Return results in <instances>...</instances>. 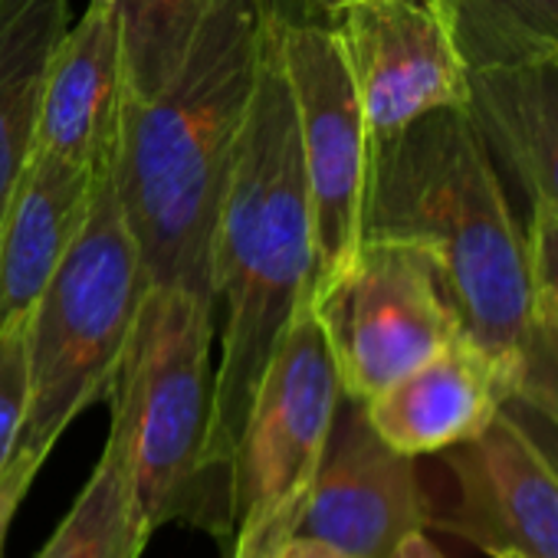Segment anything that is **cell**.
Listing matches in <instances>:
<instances>
[{
    "instance_id": "28",
    "label": "cell",
    "mask_w": 558,
    "mask_h": 558,
    "mask_svg": "<svg viewBox=\"0 0 558 558\" xmlns=\"http://www.w3.org/2000/svg\"><path fill=\"white\" fill-rule=\"evenodd\" d=\"M489 558H519V555H512V551H502V548H493V551H486Z\"/></svg>"
},
{
    "instance_id": "3",
    "label": "cell",
    "mask_w": 558,
    "mask_h": 558,
    "mask_svg": "<svg viewBox=\"0 0 558 558\" xmlns=\"http://www.w3.org/2000/svg\"><path fill=\"white\" fill-rule=\"evenodd\" d=\"M424 250L463 336L515 388L535 316L525 233L493 151L466 109H437L372 142L362 240Z\"/></svg>"
},
{
    "instance_id": "11",
    "label": "cell",
    "mask_w": 558,
    "mask_h": 558,
    "mask_svg": "<svg viewBox=\"0 0 558 558\" xmlns=\"http://www.w3.org/2000/svg\"><path fill=\"white\" fill-rule=\"evenodd\" d=\"M453 499L430 509L427 525L466 538L480 551L558 558V473L499 411L473 440L444 450Z\"/></svg>"
},
{
    "instance_id": "24",
    "label": "cell",
    "mask_w": 558,
    "mask_h": 558,
    "mask_svg": "<svg viewBox=\"0 0 558 558\" xmlns=\"http://www.w3.org/2000/svg\"><path fill=\"white\" fill-rule=\"evenodd\" d=\"M502 414L532 440V447L548 460V466L558 473V424H551L542 411H535L529 401H522V398H515V395H509L506 401H502Z\"/></svg>"
},
{
    "instance_id": "8",
    "label": "cell",
    "mask_w": 558,
    "mask_h": 558,
    "mask_svg": "<svg viewBox=\"0 0 558 558\" xmlns=\"http://www.w3.org/2000/svg\"><path fill=\"white\" fill-rule=\"evenodd\" d=\"M276 44L300 129L319 290L362 246L372 135L339 40L326 21L293 17L276 8Z\"/></svg>"
},
{
    "instance_id": "17",
    "label": "cell",
    "mask_w": 558,
    "mask_h": 558,
    "mask_svg": "<svg viewBox=\"0 0 558 558\" xmlns=\"http://www.w3.org/2000/svg\"><path fill=\"white\" fill-rule=\"evenodd\" d=\"M66 31V0H0V220L34 151L50 53Z\"/></svg>"
},
{
    "instance_id": "23",
    "label": "cell",
    "mask_w": 558,
    "mask_h": 558,
    "mask_svg": "<svg viewBox=\"0 0 558 558\" xmlns=\"http://www.w3.org/2000/svg\"><path fill=\"white\" fill-rule=\"evenodd\" d=\"M47 463V453H34V450H17L8 463V470L0 473V551H4L11 522L21 509V502L27 499L40 466Z\"/></svg>"
},
{
    "instance_id": "2",
    "label": "cell",
    "mask_w": 558,
    "mask_h": 558,
    "mask_svg": "<svg viewBox=\"0 0 558 558\" xmlns=\"http://www.w3.org/2000/svg\"><path fill=\"white\" fill-rule=\"evenodd\" d=\"M316 233L287 70L266 37L240 155L220 204L210 306L223 319L207 470L233 506V457L253 391L300 303L316 293Z\"/></svg>"
},
{
    "instance_id": "14",
    "label": "cell",
    "mask_w": 558,
    "mask_h": 558,
    "mask_svg": "<svg viewBox=\"0 0 558 558\" xmlns=\"http://www.w3.org/2000/svg\"><path fill=\"white\" fill-rule=\"evenodd\" d=\"M96 171L50 151H31L0 220V329L24 323L50 276L83 233Z\"/></svg>"
},
{
    "instance_id": "20",
    "label": "cell",
    "mask_w": 558,
    "mask_h": 558,
    "mask_svg": "<svg viewBox=\"0 0 558 558\" xmlns=\"http://www.w3.org/2000/svg\"><path fill=\"white\" fill-rule=\"evenodd\" d=\"M31 398L27 368V319L0 329V473L17 453Z\"/></svg>"
},
{
    "instance_id": "10",
    "label": "cell",
    "mask_w": 558,
    "mask_h": 558,
    "mask_svg": "<svg viewBox=\"0 0 558 558\" xmlns=\"http://www.w3.org/2000/svg\"><path fill=\"white\" fill-rule=\"evenodd\" d=\"M427 519L414 457L385 444L365 404L342 395L293 538H316L349 558H391Z\"/></svg>"
},
{
    "instance_id": "19",
    "label": "cell",
    "mask_w": 558,
    "mask_h": 558,
    "mask_svg": "<svg viewBox=\"0 0 558 558\" xmlns=\"http://www.w3.org/2000/svg\"><path fill=\"white\" fill-rule=\"evenodd\" d=\"M207 4L210 0H116L129 99L142 102L171 80Z\"/></svg>"
},
{
    "instance_id": "15",
    "label": "cell",
    "mask_w": 558,
    "mask_h": 558,
    "mask_svg": "<svg viewBox=\"0 0 558 558\" xmlns=\"http://www.w3.org/2000/svg\"><path fill=\"white\" fill-rule=\"evenodd\" d=\"M470 112L532 207L558 217V57L470 70Z\"/></svg>"
},
{
    "instance_id": "6",
    "label": "cell",
    "mask_w": 558,
    "mask_h": 558,
    "mask_svg": "<svg viewBox=\"0 0 558 558\" xmlns=\"http://www.w3.org/2000/svg\"><path fill=\"white\" fill-rule=\"evenodd\" d=\"M339 404L336 359L306 300L279 339L240 430L230 558H279L293 538Z\"/></svg>"
},
{
    "instance_id": "21",
    "label": "cell",
    "mask_w": 558,
    "mask_h": 558,
    "mask_svg": "<svg viewBox=\"0 0 558 558\" xmlns=\"http://www.w3.org/2000/svg\"><path fill=\"white\" fill-rule=\"evenodd\" d=\"M512 395L558 424V329L538 310L529 326Z\"/></svg>"
},
{
    "instance_id": "29",
    "label": "cell",
    "mask_w": 558,
    "mask_h": 558,
    "mask_svg": "<svg viewBox=\"0 0 558 558\" xmlns=\"http://www.w3.org/2000/svg\"><path fill=\"white\" fill-rule=\"evenodd\" d=\"M106 4H116V0H106Z\"/></svg>"
},
{
    "instance_id": "22",
    "label": "cell",
    "mask_w": 558,
    "mask_h": 558,
    "mask_svg": "<svg viewBox=\"0 0 558 558\" xmlns=\"http://www.w3.org/2000/svg\"><path fill=\"white\" fill-rule=\"evenodd\" d=\"M525 250L535 310L558 329V217L548 214L545 207H532Z\"/></svg>"
},
{
    "instance_id": "16",
    "label": "cell",
    "mask_w": 558,
    "mask_h": 558,
    "mask_svg": "<svg viewBox=\"0 0 558 558\" xmlns=\"http://www.w3.org/2000/svg\"><path fill=\"white\" fill-rule=\"evenodd\" d=\"M109 398L112 424L102 457L37 558H142L155 532L138 496L132 398L119 381H112Z\"/></svg>"
},
{
    "instance_id": "13",
    "label": "cell",
    "mask_w": 558,
    "mask_h": 558,
    "mask_svg": "<svg viewBox=\"0 0 558 558\" xmlns=\"http://www.w3.org/2000/svg\"><path fill=\"white\" fill-rule=\"evenodd\" d=\"M509 395L499 368L460 336L365 401V414L385 444L417 460L480 437Z\"/></svg>"
},
{
    "instance_id": "4",
    "label": "cell",
    "mask_w": 558,
    "mask_h": 558,
    "mask_svg": "<svg viewBox=\"0 0 558 558\" xmlns=\"http://www.w3.org/2000/svg\"><path fill=\"white\" fill-rule=\"evenodd\" d=\"M145 290L142 256L106 168L83 233L27 316L31 398L17 450L50 457L66 427L112 388Z\"/></svg>"
},
{
    "instance_id": "7",
    "label": "cell",
    "mask_w": 558,
    "mask_h": 558,
    "mask_svg": "<svg viewBox=\"0 0 558 558\" xmlns=\"http://www.w3.org/2000/svg\"><path fill=\"white\" fill-rule=\"evenodd\" d=\"M313 306L342 395L362 404L463 336L434 259L398 240L365 236L355 259L313 293Z\"/></svg>"
},
{
    "instance_id": "26",
    "label": "cell",
    "mask_w": 558,
    "mask_h": 558,
    "mask_svg": "<svg viewBox=\"0 0 558 558\" xmlns=\"http://www.w3.org/2000/svg\"><path fill=\"white\" fill-rule=\"evenodd\" d=\"M342 4H349V0H290V8H279L287 11L293 17H306V21H326L332 11H339Z\"/></svg>"
},
{
    "instance_id": "25",
    "label": "cell",
    "mask_w": 558,
    "mask_h": 558,
    "mask_svg": "<svg viewBox=\"0 0 558 558\" xmlns=\"http://www.w3.org/2000/svg\"><path fill=\"white\" fill-rule=\"evenodd\" d=\"M391 558H447V555H444L440 545L427 535V529H417V532H411V535L398 545V551H395Z\"/></svg>"
},
{
    "instance_id": "5",
    "label": "cell",
    "mask_w": 558,
    "mask_h": 558,
    "mask_svg": "<svg viewBox=\"0 0 558 558\" xmlns=\"http://www.w3.org/2000/svg\"><path fill=\"white\" fill-rule=\"evenodd\" d=\"M214 319L210 300L181 287H148L116 381L132 398L135 473L148 522H178L230 542L233 506L207 470Z\"/></svg>"
},
{
    "instance_id": "27",
    "label": "cell",
    "mask_w": 558,
    "mask_h": 558,
    "mask_svg": "<svg viewBox=\"0 0 558 558\" xmlns=\"http://www.w3.org/2000/svg\"><path fill=\"white\" fill-rule=\"evenodd\" d=\"M279 558H349V555H342L316 538H290L283 545V551H279Z\"/></svg>"
},
{
    "instance_id": "9",
    "label": "cell",
    "mask_w": 558,
    "mask_h": 558,
    "mask_svg": "<svg viewBox=\"0 0 558 558\" xmlns=\"http://www.w3.org/2000/svg\"><path fill=\"white\" fill-rule=\"evenodd\" d=\"M352 73L372 142L470 106V63L450 0H349L326 17Z\"/></svg>"
},
{
    "instance_id": "1",
    "label": "cell",
    "mask_w": 558,
    "mask_h": 558,
    "mask_svg": "<svg viewBox=\"0 0 558 558\" xmlns=\"http://www.w3.org/2000/svg\"><path fill=\"white\" fill-rule=\"evenodd\" d=\"M272 14L276 0H210L171 80L125 102L112 178L148 287L210 300L217 217Z\"/></svg>"
},
{
    "instance_id": "12",
    "label": "cell",
    "mask_w": 558,
    "mask_h": 558,
    "mask_svg": "<svg viewBox=\"0 0 558 558\" xmlns=\"http://www.w3.org/2000/svg\"><path fill=\"white\" fill-rule=\"evenodd\" d=\"M129 102L119 8L89 0L76 27L57 40L40 96L34 151L60 155L89 171L116 165Z\"/></svg>"
},
{
    "instance_id": "18",
    "label": "cell",
    "mask_w": 558,
    "mask_h": 558,
    "mask_svg": "<svg viewBox=\"0 0 558 558\" xmlns=\"http://www.w3.org/2000/svg\"><path fill=\"white\" fill-rule=\"evenodd\" d=\"M450 8L470 70L558 57V0H450Z\"/></svg>"
}]
</instances>
